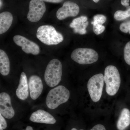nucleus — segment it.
Here are the masks:
<instances>
[{
  "instance_id": "obj_1",
  "label": "nucleus",
  "mask_w": 130,
  "mask_h": 130,
  "mask_svg": "<svg viewBox=\"0 0 130 130\" xmlns=\"http://www.w3.org/2000/svg\"><path fill=\"white\" fill-rule=\"evenodd\" d=\"M36 36L42 43L48 45H57L64 40L62 34L58 32L54 26L47 25L38 28Z\"/></svg>"
},
{
  "instance_id": "obj_2",
  "label": "nucleus",
  "mask_w": 130,
  "mask_h": 130,
  "mask_svg": "<svg viewBox=\"0 0 130 130\" xmlns=\"http://www.w3.org/2000/svg\"><path fill=\"white\" fill-rule=\"evenodd\" d=\"M104 77L107 94L110 96L114 95L118 91L121 84L118 70L114 66H108L105 69Z\"/></svg>"
},
{
  "instance_id": "obj_3",
  "label": "nucleus",
  "mask_w": 130,
  "mask_h": 130,
  "mask_svg": "<svg viewBox=\"0 0 130 130\" xmlns=\"http://www.w3.org/2000/svg\"><path fill=\"white\" fill-rule=\"evenodd\" d=\"M70 97L69 90L64 86L60 85L50 91L46 98V104L50 109H55L66 102Z\"/></svg>"
},
{
  "instance_id": "obj_4",
  "label": "nucleus",
  "mask_w": 130,
  "mask_h": 130,
  "mask_svg": "<svg viewBox=\"0 0 130 130\" xmlns=\"http://www.w3.org/2000/svg\"><path fill=\"white\" fill-rule=\"evenodd\" d=\"M62 75V66L60 61L53 59L50 61L44 72V80L47 85L54 87L59 83Z\"/></svg>"
},
{
  "instance_id": "obj_5",
  "label": "nucleus",
  "mask_w": 130,
  "mask_h": 130,
  "mask_svg": "<svg viewBox=\"0 0 130 130\" xmlns=\"http://www.w3.org/2000/svg\"><path fill=\"white\" fill-rule=\"evenodd\" d=\"M71 58L80 64H89L97 61L99 55L97 52L92 49L80 48L73 50Z\"/></svg>"
},
{
  "instance_id": "obj_6",
  "label": "nucleus",
  "mask_w": 130,
  "mask_h": 130,
  "mask_svg": "<svg viewBox=\"0 0 130 130\" xmlns=\"http://www.w3.org/2000/svg\"><path fill=\"white\" fill-rule=\"evenodd\" d=\"M104 82V76L101 73L95 74L89 79L87 87L91 98L94 102H98L101 99Z\"/></svg>"
},
{
  "instance_id": "obj_7",
  "label": "nucleus",
  "mask_w": 130,
  "mask_h": 130,
  "mask_svg": "<svg viewBox=\"0 0 130 130\" xmlns=\"http://www.w3.org/2000/svg\"><path fill=\"white\" fill-rule=\"evenodd\" d=\"M29 8L27 19L32 23L40 21L46 11L45 3L42 0H31L29 3Z\"/></svg>"
},
{
  "instance_id": "obj_8",
  "label": "nucleus",
  "mask_w": 130,
  "mask_h": 130,
  "mask_svg": "<svg viewBox=\"0 0 130 130\" xmlns=\"http://www.w3.org/2000/svg\"><path fill=\"white\" fill-rule=\"evenodd\" d=\"M14 43L21 47L22 50L26 53L31 54L38 55L40 53V47L36 43L28 40L26 38L20 35H16L13 37Z\"/></svg>"
},
{
  "instance_id": "obj_9",
  "label": "nucleus",
  "mask_w": 130,
  "mask_h": 130,
  "mask_svg": "<svg viewBox=\"0 0 130 130\" xmlns=\"http://www.w3.org/2000/svg\"><path fill=\"white\" fill-rule=\"evenodd\" d=\"M79 11L78 5L72 2L67 1L64 3L63 6L59 8L56 12V16L59 20H63L70 17H75Z\"/></svg>"
},
{
  "instance_id": "obj_10",
  "label": "nucleus",
  "mask_w": 130,
  "mask_h": 130,
  "mask_svg": "<svg viewBox=\"0 0 130 130\" xmlns=\"http://www.w3.org/2000/svg\"><path fill=\"white\" fill-rule=\"evenodd\" d=\"M0 113L3 117L8 119L13 118L15 114L12 106L11 97L5 92L0 94Z\"/></svg>"
},
{
  "instance_id": "obj_11",
  "label": "nucleus",
  "mask_w": 130,
  "mask_h": 130,
  "mask_svg": "<svg viewBox=\"0 0 130 130\" xmlns=\"http://www.w3.org/2000/svg\"><path fill=\"white\" fill-rule=\"evenodd\" d=\"M29 86L31 98L32 100H36L41 95L43 89L41 78L36 75L31 76L29 78Z\"/></svg>"
},
{
  "instance_id": "obj_12",
  "label": "nucleus",
  "mask_w": 130,
  "mask_h": 130,
  "mask_svg": "<svg viewBox=\"0 0 130 130\" xmlns=\"http://www.w3.org/2000/svg\"><path fill=\"white\" fill-rule=\"evenodd\" d=\"M30 120L34 123L53 124L56 122L54 118L48 112L42 109H38L31 114Z\"/></svg>"
},
{
  "instance_id": "obj_13",
  "label": "nucleus",
  "mask_w": 130,
  "mask_h": 130,
  "mask_svg": "<svg viewBox=\"0 0 130 130\" xmlns=\"http://www.w3.org/2000/svg\"><path fill=\"white\" fill-rule=\"evenodd\" d=\"M88 25V18L83 16L74 19L70 24V27L73 29L74 33L84 35L87 33L86 29Z\"/></svg>"
},
{
  "instance_id": "obj_14",
  "label": "nucleus",
  "mask_w": 130,
  "mask_h": 130,
  "mask_svg": "<svg viewBox=\"0 0 130 130\" xmlns=\"http://www.w3.org/2000/svg\"><path fill=\"white\" fill-rule=\"evenodd\" d=\"M29 85L27 76L25 73H21L19 84L16 90V95L19 99L22 100H26L29 96Z\"/></svg>"
},
{
  "instance_id": "obj_15",
  "label": "nucleus",
  "mask_w": 130,
  "mask_h": 130,
  "mask_svg": "<svg viewBox=\"0 0 130 130\" xmlns=\"http://www.w3.org/2000/svg\"><path fill=\"white\" fill-rule=\"evenodd\" d=\"M13 17L9 12H3L0 14V34L7 31L11 25Z\"/></svg>"
},
{
  "instance_id": "obj_16",
  "label": "nucleus",
  "mask_w": 130,
  "mask_h": 130,
  "mask_svg": "<svg viewBox=\"0 0 130 130\" xmlns=\"http://www.w3.org/2000/svg\"><path fill=\"white\" fill-rule=\"evenodd\" d=\"M130 125V111L128 108H124L121 111L117 123L119 130H124Z\"/></svg>"
},
{
  "instance_id": "obj_17",
  "label": "nucleus",
  "mask_w": 130,
  "mask_h": 130,
  "mask_svg": "<svg viewBox=\"0 0 130 130\" xmlns=\"http://www.w3.org/2000/svg\"><path fill=\"white\" fill-rule=\"evenodd\" d=\"M10 70V61L7 54L0 50V73L3 76H7Z\"/></svg>"
},
{
  "instance_id": "obj_18",
  "label": "nucleus",
  "mask_w": 130,
  "mask_h": 130,
  "mask_svg": "<svg viewBox=\"0 0 130 130\" xmlns=\"http://www.w3.org/2000/svg\"><path fill=\"white\" fill-rule=\"evenodd\" d=\"M125 11L119 10L115 12L114 15L115 19L118 21H121L130 17V6L126 8Z\"/></svg>"
},
{
  "instance_id": "obj_19",
  "label": "nucleus",
  "mask_w": 130,
  "mask_h": 130,
  "mask_svg": "<svg viewBox=\"0 0 130 130\" xmlns=\"http://www.w3.org/2000/svg\"><path fill=\"white\" fill-rule=\"evenodd\" d=\"M106 21V17L102 14H98L93 17V21L91 24H99L102 25Z\"/></svg>"
},
{
  "instance_id": "obj_20",
  "label": "nucleus",
  "mask_w": 130,
  "mask_h": 130,
  "mask_svg": "<svg viewBox=\"0 0 130 130\" xmlns=\"http://www.w3.org/2000/svg\"><path fill=\"white\" fill-rule=\"evenodd\" d=\"M124 58L126 63L130 66V41L126 44L124 48Z\"/></svg>"
},
{
  "instance_id": "obj_21",
  "label": "nucleus",
  "mask_w": 130,
  "mask_h": 130,
  "mask_svg": "<svg viewBox=\"0 0 130 130\" xmlns=\"http://www.w3.org/2000/svg\"><path fill=\"white\" fill-rule=\"evenodd\" d=\"M105 29L104 26L99 24H93V30L94 32L96 35H99L104 32Z\"/></svg>"
},
{
  "instance_id": "obj_22",
  "label": "nucleus",
  "mask_w": 130,
  "mask_h": 130,
  "mask_svg": "<svg viewBox=\"0 0 130 130\" xmlns=\"http://www.w3.org/2000/svg\"><path fill=\"white\" fill-rule=\"evenodd\" d=\"M120 29L123 32H129L130 34V20L121 24L120 26Z\"/></svg>"
},
{
  "instance_id": "obj_23",
  "label": "nucleus",
  "mask_w": 130,
  "mask_h": 130,
  "mask_svg": "<svg viewBox=\"0 0 130 130\" xmlns=\"http://www.w3.org/2000/svg\"><path fill=\"white\" fill-rule=\"evenodd\" d=\"M7 126V123L5 118L0 113V130H4Z\"/></svg>"
},
{
  "instance_id": "obj_24",
  "label": "nucleus",
  "mask_w": 130,
  "mask_h": 130,
  "mask_svg": "<svg viewBox=\"0 0 130 130\" xmlns=\"http://www.w3.org/2000/svg\"><path fill=\"white\" fill-rule=\"evenodd\" d=\"M90 130H106L104 125L102 124H97L94 126Z\"/></svg>"
},
{
  "instance_id": "obj_25",
  "label": "nucleus",
  "mask_w": 130,
  "mask_h": 130,
  "mask_svg": "<svg viewBox=\"0 0 130 130\" xmlns=\"http://www.w3.org/2000/svg\"><path fill=\"white\" fill-rule=\"evenodd\" d=\"M129 0H121V5L127 8L129 6Z\"/></svg>"
},
{
  "instance_id": "obj_26",
  "label": "nucleus",
  "mask_w": 130,
  "mask_h": 130,
  "mask_svg": "<svg viewBox=\"0 0 130 130\" xmlns=\"http://www.w3.org/2000/svg\"><path fill=\"white\" fill-rule=\"evenodd\" d=\"M45 2L51 3H59L62 2L63 0H42Z\"/></svg>"
},
{
  "instance_id": "obj_27",
  "label": "nucleus",
  "mask_w": 130,
  "mask_h": 130,
  "mask_svg": "<svg viewBox=\"0 0 130 130\" xmlns=\"http://www.w3.org/2000/svg\"><path fill=\"white\" fill-rule=\"evenodd\" d=\"M33 130V128L31 126H28L26 127V128L25 130Z\"/></svg>"
},
{
  "instance_id": "obj_28",
  "label": "nucleus",
  "mask_w": 130,
  "mask_h": 130,
  "mask_svg": "<svg viewBox=\"0 0 130 130\" xmlns=\"http://www.w3.org/2000/svg\"><path fill=\"white\" fill-rule=\"evenodd\" d=\"M93 1L94 2L96 3H98L99 2V1H100V0H93Z\"/></svg>"
},
{
  "instance_id": "obj_29",
  "label": "nucleus",
  "mask_w": 130,
  "mask_h": 130,
  "mask_svg": "<svg viewBox=\"0 0 130 130\" xmlns=\"http://www.w3.org/2000/svg\"><path fill=\"white\" fill-rule=\"evenodd\" d=\"M2 0H1V7L2 6Z\"/></svg>"
},
{
  "instance_id": "obj_30",
  "label": "nucleus",
  "mask_w": 130,
  "mask_h": 130,
  "mask_svg": "<svg viewBox=\"0 0 130 130\" xmlns=\"http://www.w3.org/2000/svg\"><path fill=\"white\" fill-rule=\"evenodd\" d=\"M71 130H77V129H76V128H72V129ZM83 130V129H80V130Z\"/></svg>"
}]
</instances>
